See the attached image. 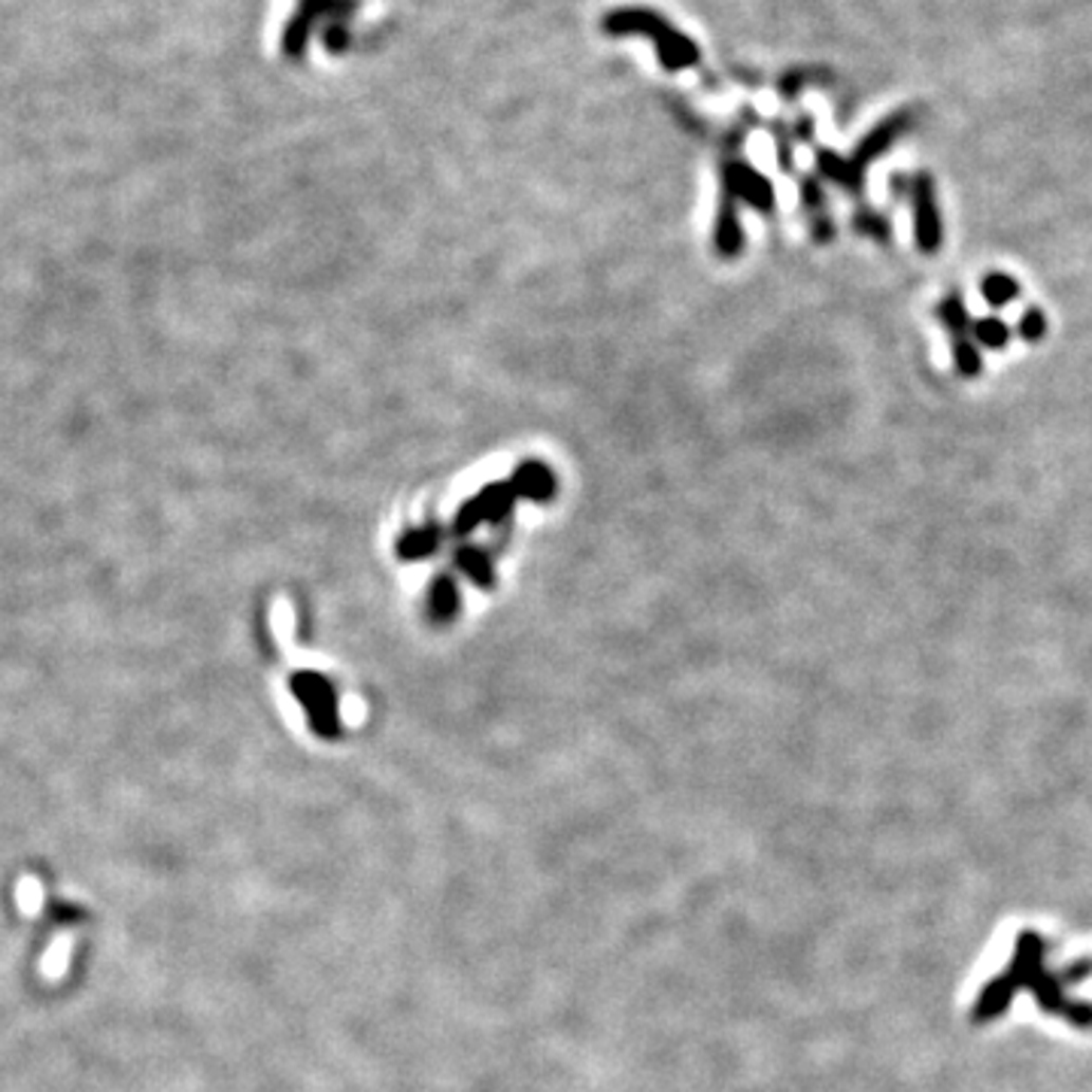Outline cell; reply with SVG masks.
<instances>
[{
	"label": "cell",
	"instance_id": "cell-7",
	"mask_svg": "<svg viewBox=\"0 0 1092 1092\" xmlns=\"http://www.w3.org/2000/svg\"><path fill=\"white\" fill-rule=\"evenodd\" d=\"M1017 334L1023 337L1025 344H1038V340H1041V337H1044V334H1047L1044 310H1038V307H1029L1023 316H1020V322H1017Z\"/></svg>",
	"mask_w": 1092,
	"mask_h": 1092
},
{
	"label": "cell",
	"instance_id": "cell-2",
	"mask_svg": "<svg viewBox=\"0 0 1092 1092\" xmlns=\"http://www.w3.org/2000/svg\"><path fill=\"white\" fill-rule=\"evenodd\" d=\"M913 216H917V246H920V253L934 256L941 249V222H938V209H934V198H931V183L926 177L917 180Z\"/></svg>",
	"mask_w": 1092,
	"mask_h": 1092
},
{
	"label": "cell",
	"instance_id": "cell-5",
	"mask_svg": "<svg viewBox=\"0 0 1092 1092\" xmlns=\"http://www.w3.org/2000/svg\"><path fill=\"white\" fill-rule=\"evenodd\" d=\"M971 334H975V344L986 349H1004L1011 340V328L1004 326L999 316H986V319L975 322Z\"/></svg>",
	"mask_w": 1092,
	"mask_h": 1092
},
{
	"label": "cell",
	"instance_id": "cell-1",
	"mask_svg": "<svg viewBox=\"0 0 1092 1092\" xmlns=\"http://www.w3.org/2000/svg\"><path fill=\"white\" fill-rule=\"evenodd\" d=\"M1044 959V938L1035 934V931H1020V934H1017V944H1014V959H1011L1007 975L996 977V980H989V983L983 986L975 1011H971V1020H975V1023H989V1020H996V1017H1001V1014L1007 1011V1004L1017 996V989L1029 986L1047 1014H1056V1017H1062V1020L1071 1025L1090 1029L1092 1004L1069 1001V996L1062 993V980L1047 971Z\"/></svg>",
	"mask_w": 1092,
	"mask_h": 1092
},
{
	"label": "cell",
	"instance_id": "cell-3",
	"mask_svg": "<svg viewBox=\"0 0 1092 1092\" xmlns=\"http://www.w3.org/2000/svg\"><path fill=\"white\" fill-rule=\"evenodd\" d=\"M980 292H983V298H986L989 307L1001 310V307H1007V303L1020 298V282L1014 277H1007V274H989L980 282Z\"/></svg>",
	"mask_w": 1092,
	"mask_h": 1092
},
{
	"label": "cell",
	"instance_id": "cell-8",
	"mask_svg": "<svg viewBox=\"0 0 1092 1092\" xmlns=\"http://www.w3.org/2000/svg\"><path fill=\"white\" fill-rule=\"evenodd\" d=\"M859 232H868V234H874V237H881V240H886L889 237V225H886V219L884 216H859Z\"/></svg>",
	"mask_w": 1092,
	"mask_h": 1092
},
{
	"label": "cell",
	"instance_id": "cell-4",
	"mask_svg": "<svg viewBox=\"0 0 1092 1092\" xmlns=\"http://www.w3.org/2000/svg\"><path fill=\"white\" fill-rule=\"evenodd\" d=\"M938 319L947 326V331H950L954 337H968V334H971V326H975L959 295H950L947 301L938 307Z\"/></svg>",
	"mask_w": 1092,
	"mask_h": 1092
},
{
	"label": "cell",
	"instance_id": "cell-6",
	"mask_svg": "<svg viewBox=\"0 0 1092 1092\" xmlns=\"http://www.w3.org/2000/svg\"><path fill=\"white\" fill-rule=\"evenodd\" d=\"M954 365L956 371L962 376H980L983 371V362H980V352H977L975 340L971 337H954Z\"/></svg>",
	"mask_w": 1092,
	"mask_h": 1092
}]
</instances>
